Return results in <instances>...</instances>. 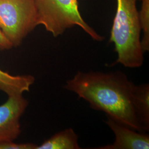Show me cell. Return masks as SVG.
<instances>
[{
  "instance_id": "7a4b0ae2",
  "label": "cell",
  "mask_w": 149,
  "mask_h": 149,
  "mask_svg": "<svg viewBox=\"0 0 149 149\" xmlns=\"http://www.w3.org/2000/svg\"><path fill=\"white\" fill-rule=\"evenodd\" d=\"M138 0H117L109 43L114 45L117 59L111 66L121 64L127 68H139L144 63L141 28L136 3Z\"/></svg>"
},
{
  "instance_id": "30bf717a",
  "label": "cell",
  "mask_w": 149,
  "mask_h": 149,
  "mask_svg": "<svg viewBox=\"0 0 149 149\" xmlns=\"http://www.w3.org/2000/svg\"><path fill=\"white\" fill-rule=\"evenodd\" d=\"M142 5L139 12V19L141 30L143 33L141 44L145 52L149 50V0H141Z\"/></svg>"
},
{
  "instance_id": "277c9868",
  "label": "cell",
  "mask_w": 149,
  "mask_h": 149,
  "mask_svg": "<svg viewBox=\"0 0 149 149\" xmlns=\"http://www.w3.org/2000/svg\"><path fill=\"white\" fill-rule=\"evenodd\" d=\"M38 26L34 0H0V29L17 47Z\"/></svg>"
},
{
  "instance_id": "52a82bcc",
  "label": "cell",
  "mask_w": 149,
  "mask_h": 149,
  "mask_svg": "<svg viewBox=\"0 0 149 149\" xmlns=\"http://www.w3.org/2000/svg\"><path fill=\"white\" fill-rule=\"evenodd\" d=\"M34 82L35 77L31 74L13 76L0 69V91L8 96L23 95Z\"/></svg>"
},
{
  "instance_id": "7c38bea8",
  "label": "cell",
  "mask_w": 149,
  "mask_h": 149,
  "mask_svg": "<svg viewBox=\"0 0 149 149\" xmlns=\"http://www.w3.org/2000/svg\"><path fill=\"white\" fill-rule=\"evenodd\" d=\"M12 47V44L6 38L0 29V50H9Z\"/></svg>"
},
{
  "instance_id": "9c48e42d",
  "label": "cell",
  "mask_w": 149,
  "mask_h": 149,
  "mask_svg": "<svg viewBox=\"0 0 149 149\" xmlns=\"http://www.w3.org/2000/svg\"><path fill=\"white\" fill-rule=\"evenodd\" d=\"M79 136L72 128L65 129L38 145L36 149H80Z\"/></svg>"
},
{
  "instance_id": "6da1fadb",
  "label": "cell",
  "mask_w": 149,
  "mask_h": 149,
  "mask_svg": "<svg viewBox=\"0 0 149 149\" xmlns=\"http://www.w3.org/2000/svg\"><path fill=\"white\" fill-rule=\"evenodd\" d=\"M135 85L121 71H79L64 88L87 102L92 109L141 133H144L135 109Z\"/></svg>"
},
{
  "instance_id": "5b68a950",
  "label": "cell",
  "mask_w": 149,
  "mask_h": 149,
  "mask_svg": "<svg viewBox=\"0 0 149 149\" xmlns=\"http://www.w3.org/2000/svg\"><path fill=\"white\" fill-rule=\"evenodd\" d=\"M28 101L22 95L8 96L0 106V142L14 141L21 133L20 118L26 111Z\"/></svg>"
},
{
  "instance_id": "8992f818",
  "label": "cell",
  "mask_w": 149,
  "mask_h": 149,
  "mask_svg": "<svg viewBox=\"0 0 149 149\" xmlns=\"http://www.w3.org/2000/svg\"><path fill=\"white\" fill-rule=\"evenodd\" d=\"M105 123L115 135V140L97 149H149V135L136 131L128 126L107 116Z\"/></svg>"
},
{
  "instance_id": "ba28073f",
  "label": "cell",
  "mask_w": 149,
  "mask_h": 149,
  "mask_svg": "<svg viewBox=\"0 0 149 149\" xmlns=\"http://www.w3.org/2000/svg\"><path fill=\"white\" fill-rule=\"evenodd\" d=\"M134 103L144 133H147L149 130V84L135 85Z\"/></svg>"
},
{
  "instance_id": "8fae6325",
  "label": "cell",
  "mask_w": 149,
  "mask_h": 149,
  "mask_svg": "<svg viewBox=\"0 0 149 149\" xmlns=\"http://www.w3.org/2000/svg\"><path fill=\"white\" fill-rule=\"evenodd\" d=\"M37 146L31 143L16 144L13 143V141L0 142V149H36Z\"/></svg>"
},
{
  "instance_id": "3957f363",
  "label": "cell",
  "mask_w": 149,
  "mask_h": 149,
  "mask_svg": "<svg viewBox=\"0 0 149 149\" xmlns=\"http://www.w3.org/2000/svg\"><path fill=\"white\" fill-rule=\"evenodd\" d=\"M37 24L43 25L54 37L68 29L77 26L93 40L101 42L104 37L91 27L81 15L77 0H34Z\"/></svg>"
}]
</instances>
